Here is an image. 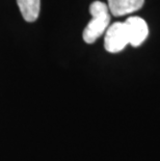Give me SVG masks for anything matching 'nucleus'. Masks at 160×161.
Instances as JSON below:
<instances>
[{
  "instance_id": "obj_1",
  "label": "nucleus",
  "mask_w": 160,
  "mask_h": 161,
  "mask_svg": "<svg viewBox=\"0 0 160 161\" xmlns=\"http://www.w3.org/2000/svg\"><path fill=\"white\" fill-rule=\"evenodd\" d=\"M91 20L83 30V40L87 44H93L106 31L109 27L110 15L107 4L95 1L90 6Z\"/></svg>"
},
{
  "instance_id": "obj_2",
  "label": "nucleus",
  "mask_w": 160,
  "mask_h": 161,
  "mask_svg": "<svg viewBox=\"0 0 160 161\" xmlns=\"http://www.w3.org/2000/svg\"><path fill=\"white\" fill-rule=\"evenodd\" d=\"M129 44L124 22H115L105 31L104 48L109 53H118Z\"/></svg>"
},
{
  "instance_id": "obj_3",
  "label": "nucleus",
  "mask_w": 160,
  "mask_h": 161,
  "mask_svg": "<svg viewBox=\"0 0 160 161\" xmlns=\"http://www.w3.org/2000/svg\"><path fill=\"white\" fill-rule=\"evenodd\" d=\"M129 44L133 47L141 46L149 35L147 22L139 17H130L124 22Z\"/></svg>"
},
{
  "instance_id": "obj_4",
  "label": "nucleus",
  "mask_w": 160,
  "mask_h": 161,
  "mask_svg": "<svg viewBox=\"0 0 160 161\" xmlns=\"http://www.w3.org/2000/svg\"><path fill=\"white\" fill-rule=\"evenodd\" d=\"M145 0H108V9L115 17H122L141 8Z\"/></svg>"
},
{
  "instance_id": "obj_5",
  "label": "nucleus",
  "mask_w": 160,
  "mask_h": 161,
  "mask_svg": "<svg viewBox=\"0 0 160 161\" xmlns=\"http://www.w3.org/2000/svg\"><path fill=\"white\" fill-rule=\"evenodd\" d=\"M22 17L27 22H35L39 17L41 0H17Z\"/></svg>"
}]
</instances>
